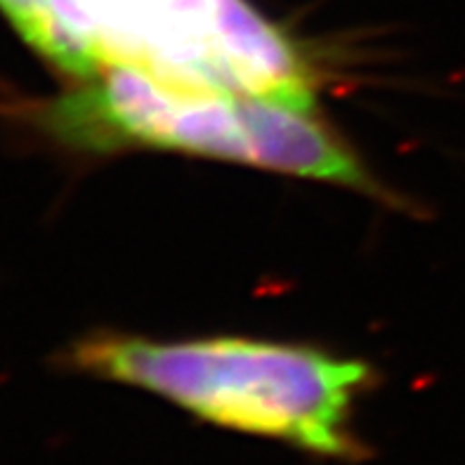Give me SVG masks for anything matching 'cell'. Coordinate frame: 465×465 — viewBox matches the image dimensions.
Instances as JSON below:
<instances>
[{
	"instance_id": "obj_1",
	"label": "cell",
	"mask_w": 465,
	"mask_h": 465,
	"mask_svg": "<svg viewBox=\"0 0 465 465\" xmlns=\"http://www.w3.org/2000/svg\"><path fill=\"white\" fill-rule=\"evenodd\" d=\"M74 361L97 376L137 385L199 419L272 437L329 459H354L360 444L350 411L369 378L360 361L277 342H163L100 338L83 342Z\"/></svg>"
},
{
	"instance_id": "obj_2",
	"label": "cell",
	"mask_w": 465,
	"mask_h": 465,
	"mask_svg": "<svg viewBox=\"0 0 465 465\" xmlns=\"http://www.w3.org/2000/svg\"><path fill=\"white\" fill-rule=\"evenodd\" d=\"M59 100L53 125L83 147L180 149L291 175L369 187L364 168L310 112L232 90L106 66Z\"/></svg>"
},
{
	"instance_id": "obj_3",
	"label": "cell",
	"mask_w": 465,
	"mask_h": 465,
	"mask_svg": "<svg viewBox=\"0 0 465 465\" xmlns=\"http://www.w3.org/2000/svg\"><path fill=\"white\" fill-rule=\"evenodd\" d=\"M81 78L130 66L194 88L232 90L312 112V71L246 0H47Z\"/></svg>"
},
{
	"instance_id": "obj_4",
	"label": "cell",
	"mask_w": 465,
	"mask_h": 465,
	"mask_svg": "<svg viewBox=\"0 0 465 465\" xmlns=\"http://www.w3.org/2000/svg\"><path fill=\"white\" fill-rule=\"evenodd\" d=\"M0 10L5 12L24 41L64 69L66 47L47 0H0Z\"/></svg>"
}]
</instances>
